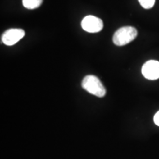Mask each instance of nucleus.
Instances as JSON below:
<instances>
[{"instance_id": "nucleus-2", "label": "nucleus", "mask_w": 159, "mask_h": 159, "mask_svg": "<svg viewBox=\"0 0 159 159\" xmlns=\"http://www.w3.org/2000/svg\"><path fill=\"white\" fill-rule=\"evenodd\" d=\"M137 35L138 32L135 27L130 26L121 27L115 32L113 36V42L115 45L122 47L134 41Z\"/></svg>"}, {"instance_id": "nucleus-8", "label": "nucleus", "mask_w": 159, "mask_h": 159, "mask_svg": "<svg viewBox=\"0 0 159 159\" xmlns=\"http://www.w3.org/2000/svg\"><path fill=\"white\" fill-rule=\"evenodd\" d=\"M153 119H154L155 124H156V125H158V126H159V111L156 113V114H155Z\"/></svg>"}, {"instance_id": "nucleus-7", "label": "nucleus", "mask_w": 159, "mask_h": 159, "mask_svg": "<svg viewBox=\"0 0 159 159\" xmlns=\"http://www.w3.org/2000/svg\"><path fill=\"white\" fill-rule=\"evenodd\" d=\"M142 7L145 9H150L153 7L156 0H139Z\"/></svg>"}, {"instance_id": "nucleus-4", "label": "nucleus", "mask_w": 159, "mask_h": 159, "mask_svg": "<svg viewBox=\"0 0 159 159\" xmlns=\"http://www.w3.org/2000/svg\"><path fill=\"white\" fill-rule=\"evenodd\" d=\"M25 32L22 29H9L2 35V41L7 46H13L25 36Z\"/></svg>"}, {"instance_id": "nucleus-3", "label": "nucleus", "mask_w": 159, "mask_h": 159, "mask_svg": "<svg viewBox=\"0 0 159 159\" xmlns=\"http://www.w3.org/2000/svg\"><path fill=\"white\" fill-rule=\"evenodd\" d=\"M103 21L98 17L94 16H87L82 20L81 27L88 33H98L103 29Z\"/></svg>"}, {"instance_id": "nucleus-1", "label": "nucleus", "mask_w": 159, "mask_h": 159, "mask_svg": "<svg viewBox=\"0 0 159 159\" xmlns=\"http://www.w3.org/2000/svg\"><path fill=\"white\" fill-rule=\"evenodd\" d=\"M81 85L83 89L97 97H103L106 94L104 85L98 77L94 75L85 76L83 80Z\"/></svg>"}, {"instance_id": "nucleus-6", "label": "nucleus", "mask_w": 159, "mask_h": 159, "mask_svg": "<svg viewBox=\"0 0 159 159\" xmlns=\"http://www.w3.org/2000/svg\"><path fill=\"white\" fill-rule=\"evenodd\" d=\"M43 0H22L23 6L29 10L36 9L41 6Z\"/></svg>"}, {"instance_id": "nucleus-5", "label": "nucleus", "mask_w": 159, "mask_h": 159, "mask_svg": "<svg viewBox=\"0 0 159 159\" xmlns=\"http://www.w3.org/2000/svg\"><path fill=\"white\" fill-rule=\"evenodd\" d=\"M143 76L145 78L155 80L159 78V62L154 60L148 61L143 65L142 69Z\"/></svg>"}]
</instances>
